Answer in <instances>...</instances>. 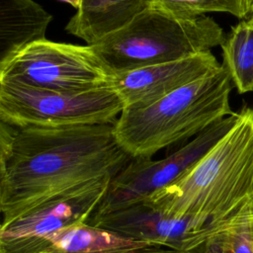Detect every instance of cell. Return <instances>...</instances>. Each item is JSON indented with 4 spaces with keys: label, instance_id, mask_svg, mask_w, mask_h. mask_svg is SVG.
Masks as SVG:
<instances>
[{
    "label": "cell",
    "instance_id": "obj_1",
    "mask_svg": "<svg viewBox=\"0 0 253 253\" xmlns=\"http://www.w3.org/2000/svg\"><path fill=\"white\" fill-rule=\"evenodd\" d=\"M115 123L67 127L0 122V210L4 227L33 210L106 178L132 157Z\"/></svg>",
    "mask_w": 253,
    "mask_h": 253
},
{
    "label": "cell",
    "instance_id": "obj_2",
    "mask_svg": "<svg viewBox=\"0 0 253 253\" xmlns=\"http://www.w3.org/2000/svg\"><path fill=\"white\" fill-rule=\"evenodd\" d=\"M236 124L186 173L146 201L194 231L213 233L253 207V109L238 110Z\"/></svg>",
    "mask_w": 253,
    "mask_h": 253
},
{
    "label": "cell",
    "instance_id": "obj_3",
    "mask_svg": "<svg viewBox=\"0 0 253 253\" xmlns=\"http://www.w3.org/2000/svg\"><path fill=\"white\" fill-rule=\"evenodd\" d=\"M232 87L231 77L221 64L216 71L148 106L126 107L115 125L117 140L132 158H151L232 115Z\"/></svg>",
    "mask_w": 253,
    "mask_h": 253
},
{
    "label": "cell",
    "instance_id": "obj_4",
    "mask_svg": "<svg viewBox=\"0 0 253 253\" xmlns=\"http://www.w3.org/2000/svg\"><path fill=\"white\" fill-rule=\"evenodd\" d=\"M224 38L222 28L211 17L182 19L149 7L90 45L115 75L211 51Z\"/></svg>",
    "mask_w": 253,
    "mask_h": 253
},
{
    "label": "cell",
    "instance_id": "obj_5",
    "mask_svg": "<svg viewBox=\"0 0 253 253\" xmlns=\"http://www.w3.org/2000/svg\"><path fill=\"white\" fill-rule=\"evenodd\" d=\"M124 108L111 87L65 93L0 80V122L16 126L67 127L115 123Z\"/></svg>",
    "mask_w": 253,
    "mask_h": 253
},
{
    "label": "cell",
    "instance_id": "obj_6",
    "mask_svg": "<svg viewBox=\"0 0 253 253\" xmlns=\"http://www.w3.org/2000/svg\"><path fill=\"white\" fill-rule=\"evenodd\" d=\"M114 75L92 46L35 42L0 63V80L65 93L110 87Z\"/></svg>",
    "mask_w": 253,
    "mask_h": 253
},
{
    "label": "cell",
    "instance_id": "obj_7",
    "mask_svg": "<svg viewBox=\"0 0 253 253\" xmlns=\"http://www.w3.org/2000/svg\"><path fill=\"white\" fill-rule=\"evenodd\" d=\"M238 118V111L234 112L162 159L132 158L112 179L106 196L92 217L146 200L153 193L174 183L236 124Z\"/></svg>",
    "mask_w": 253,
    "mask_h": 253
},
{
    "label": "cell",
    "instance_id": "obj_8",
    "mask_svg": "<svg viewBox=\"0 0 253 253\" xmlns=\"http://www.w3.org/2000/svg\"><path fill=\"white\" fill-rule=\"evenodd\" d=\"M88 223L126 239L192 253L197 252L214 233L194 231L185 221L163 214L146 200L92 217Z\"/></svg>",
    "mask_w": 253,
    "mask_h": 253
},
{
    "label": "cell",
    "instance_id": "obj_9",
    "mask_svg": "<svg viewBox=\"0 0 253 253\" xmlns=\"http://www.w3.org/2000/svg\"><path fill=\"white\" fill-rule=\"evenodd\" d=\"M221 64L211 51L115 74L110 87L126 107H145L211 72Z\"/></svg>",
    "mask_w": 253,
    "mask_h": 253
},
{
    "label": "cell",
    "instance_id": "obj_10",
    "mask_svg": "<svg viewBox=\"0 0 253 253\" xmlns=\"http://www.w3.org/2000/svg\"><path fill=\"white\" fill-rule=\"evenodd\" d=\"M112 179L106 178L50 201L0 227V244L26 243L65 227L88 222L106 196Z\"/></svg>",
    "mask_w": 253,
    "mask_h": 253
},
{
    "label": "cell",
    "instance_id": "obj_11",
    "mask_svg": "<svg viewBox=\"0 0 253 253\" xmlns=\"http://www.w3.org/2000/svg\"><path fill=\"white\" fill-rule=\"evenodd\" d=\"M150 4V0H81L65 31L90 45L126 27Z\"/></svg>",
    "mask_w": 253,
    "mask_h": 253
},
{
    "label": "cell",
    "instance_id": "obj_12",
    "mask_svg": "<svg viewBox=\"0 0 253 253\" xmlns=\"http://www.w3.org/2000/svg\"><path fill=\"white\" fill-rule=\"evenodd\" d=\"M52 16L33 0H0V63L45 40Z\"/></svg>",
    "mask_w": 253,
    "mask_h": 253
},
{
    "label": "cell",
    "instance_id": "obj_13",
    "mask_svg": "<svg viewBox=\"0 0 253 253\" xmlns=\"http://www.w3.org/2000/svg\"><path fill=\"white\" fill-rule=\"evenodd\" d=\"M222 65L228 71L238 93L253 91V25L240 20L220 44Z\"/></svg>",
    "mask_w": 253,
    "mask_h": 253
},
{
    "label": "cell",
    "instance_id": "obj_14",
    "mask_svg": "<svg viewBox=\"0 0 253 253\" xmlns=\"http://www.w3.org/2000/svg\"><path fill=\"white\" fill-rule=\"evenodd\" d=\"M252 210L247 208L222 225L197 253H253Z\"/></svg>",
    "mask_w": 253,
    "mask_h": 253
},
{
    "label": "cell",
    "instance_id": "obj_15",
    "mask_svg": "<svg viewBox=\"0 0 253 253\" xmlns=\"http://www.w3.org/2000/svg\"><path fill=\"white\" fill-rule=\"evenodd\" d=\"M150 7L174 17L195 19L207 13H227L240 20L246 18L245 0H150Z\"/></svg>",
    "mask_w": 253,
    "mask_h": 253
},
{
    "label": "cell",
    "instance_id": "obj_16",
    "mask_svg": "<svg viewBox=\"0 0 253 253\" xmlns=\"http://www.w3.org/2000/svg\"><path fill=\"white\" fill-rule=\"evenodd\" d=\"M83 253H192V252H186V251L178 250L166 245H161L156 243L130 241L129 243L121 247L103 249V250H97V251H89V252H83Z\"/></svg>",
    "mask_w": 253,
    "mask_h": 253
},
{
    "label": "cell",
    "instance_id": "obj_17",
    "mask_svg": "<svg viewBox=\"0 0 253 253\" xmlns=\"http://www.w3.org/2000/svg\"><path fill=\"white\" fill-rule=\"evenodd\" d=\"M245 8H246V18H247L250 15V13L253 11V0H245Z\"/></svg>",
    "mask_w": 253,
    "mask_h": 253
},
{
    "label": "cell",
    "instance_id": "obj_18",
    "mask_svg": "<svg viewBox=\"0 0 253 253\" xmlns=\"http://www.w3.org/2000/svg\"><path fill=\"white\" fill-rule=\"evenodd\" d=\"M60 1H63L67 4H70L72 7L76 8V9L79 7V5L81 3V0H60Z\"/></svg>",
    "mask_w": 253,
    "mask_h": 253
},
{
    "label": "cell",
    "instance_id": "obj_19",
    "mask_svg": "<svg viewBox=\"0 0 253 253\" xmlns=\"http://www.w3.org/2000/svg\"><path fill=\"white\" fill-rule=\"evenodd\" d=\"M245 20H247L250 24H252V25H253V11L250 13V15H249Z\"/></svg>",
    "mask_w": 253,
    "mask_h": 253
},
{
    "label": "cell",
    "instance_id": "obj_20",
    "mask_svg": "<svg viewBox=\"0 0 253 253\" xmlns=\"http://www.w3.org/2000/svg\"><path fill=\"white\" fill-rule=\"evenodd\" d=\"M251 215H252V217H253V210H252V212H251Z\"/></svg>",
    "mask_w": 253,
    "mask_h": 253
}]
</instances>
